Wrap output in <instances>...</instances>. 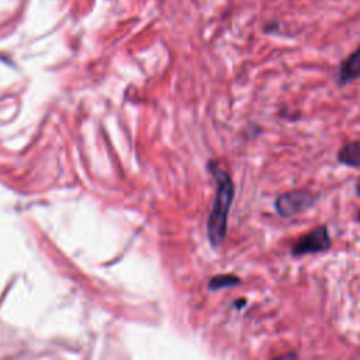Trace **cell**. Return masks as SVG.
I'll return each instance as SVG.
<instances>
[{
    "label": "cell",
    "mask_w": 360,
    "mask_h": 360,
    "mask_svg": "<svg viewBox=\"0 0 360 360\" xmlns=\"http://www.w3.org/2000/svg\"><path fill=\"white\" fill-rule=\"evenodd\" d=\"M210 170L212 177L217 183L215 188V198L212 204V210L208 217L207 231L208 238L212 246H219L226 235V224H228V214L233 201L235 195V186L231 176L221 169L218 165L211 162Z\"/></svg>",
    "instance_id": "1"
},
{
    "label": "cell",
    "mask_w": 360,
    "mask_h": 360,
    "mask_svg": "<svg viewBox=\"0 0 360 360\" xmlns=\"http://www.w3.org/2000/svg\"><path fill=\"white\" fill-rule=\"evenodd\" d=\"M318 195L308 188H295L281 193L274 200V210L283 218L298 215L315 205Z\"/></svg>",
    "instance_id": "2"
},
{
    "label": "cell",
    "mask_w": 360,
    "mask_h": 360,
    "mask_svg": "<svg viewBox=\"0 0 360 360\" xmlns=\"http://www.w3.org/2000/svg\"><path fill=\"white\" fill-rule=\"evenodd\" d=\"M332 245L329 231L325 225H319L314 229H311L308 233H304L300 236L291 246V255L295 257L312 255V253H321L329 250Z\"/></svg>",
    "instance_id": "3"
},
{
    "label": "cell",
    "mask_w": 360,
    "mask_h": 360,
    "mask_svg": "<svg viewBox=\"0 0 360 360\" xmlns=\"http://www.w3.org/2000/svg\"><path fill=\"white\" fill-rule=\"evenodd\" d=\"M359 77H360V45L356 48L354 52H352L349 56H346L340 62L336 82L339 86H346Z\"/></svg>",
    "instance_id": "4"
},
{
    "label": "cell",
    "mask_w": 360,
    "mask_h": 360,
    "mask_svg": "<svg viewBox=\"0 0 360 360\" xmlns=\"http://www.w3.org/2000/svg\"><path fill=\"white\" fill-rule=\"evenodd\" d=\"M339 163L357 169L360 167V141H352L345 143L336 155Z\"/></svg>",
    "instance_id": "5"
},
{
    "label": "cell",
    "mask_w": 360,
    "mask_h": 360,
    "mask_svg": "<svg viewBox=\"0 0 360 360\" xmlns=\"http://www.w3.org/2000/svg\"><path fill=\"white\" fill-rule=\"evenodd\" d=\"M240 280L236 277V276H232V274H221V276H217L211 280L210 283V287L212 290H219V288H224V287H231V285H236L239 284Z\"/></svg>",
    "instance_id": "6"
},
{
    "label": "cell",
    "mask_w": 360,
    "mask_h": 360,
    "mask_svg": "<svg viewBox=\"0 0 360 360\" xmlns=\"http://www.w3.org/2000/svg\"><path fill=\"white\" fill-rule=\"evenodd\" d=\"M271 360H298V354L294 353V352H288V353L277 356V357H274Z\"/></svg>",
    "instance_id": "7"
},
{
    "label": "cell",
    "mask_w": 360,
    "mask_h": 360,
    "mask_svg": "<svg viewBox=\"0 0 360 360\" xmlns=\"http://www.w3.org/2000/svg\"><path fill=\"white\" fill-rule=\"evenodd\" d=\"M354 190H356V195H357V197H360V177H359V179H357V181H356Z\"/></svg>",
    "instance_id": "8"
},
{
    "label": "cell",
    "mask_w": 360,
    "mask_h": 360,
    "mask_svg": "<svg viewBox=\"0 0 360 360\" xmlns=\"http://www.w3.org/2000/svg\"><path fill=\"white\" fill-rule=\"evenodd\" d=\"M357 221L360 222V211H359V214H357Z\"/></svg>",
    "instance_id": "9"
}]
</instances>
